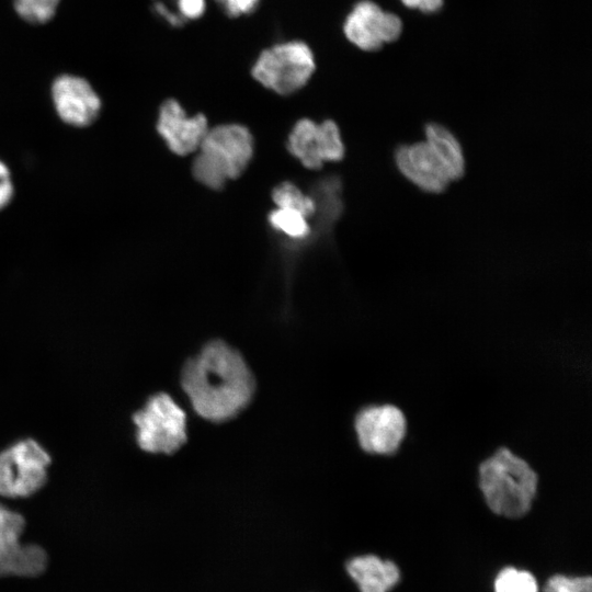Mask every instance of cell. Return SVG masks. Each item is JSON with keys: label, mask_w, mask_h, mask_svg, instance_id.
I'll return each mask as SVG.
<instances>
[{"label": "cell", "mask_w": 592, "mask_h": 592, "mask_svg": "<svg viewBox=\"0 0 592 592\" xmlns=\"http://www.w3.org/2000/svg\"><path fill=\"white\" fill-rule=\"evenodd\" d=\"M181 385L195 412L214 422L238 414L250 402L255 387L241 354L218 340L186 361Z\"/></svg>", "instance_id": "cell-1"}, {"label": "cell", "mask_w": 592, "mask_h": 592, "mask_svg": "<svg viewBox=\"0 0 592 592\" xmlns=\"http://www.w3.org/2000/svg\"><path fill=\"white\" fill-rule=\"evenodd\" d=\"M477 486L490 513L520 520L534 508L539 476L524 457L506 446H499L479 462Z\"/></svg>", "instance_id": "cell-2"}, {"label": "cell", "mask_w": 592, "mask_h": 592, "mask_svg": "<svg viewBox=\"0 0 592 592\" xmlns=\"http://www.w3.org/2000/svg\"><path fill=\"white\" fill-rule=\"evenodd\" d=\"M254 150L251 132L238 123L208 128L192 163V174L210 190H220L248 168Z\"/></svg>", "instance_id": "cell-3"}, {"label": "cell", "mask_w": 592, "mask_h": 592, "mask_svg": "<svg viewBox=\"0 0 592 592\" xmlns=\"http://www.w3.org/2000/svg\"><path fill=\"white\" fill-rule=\"evenodd\" d=\"M315 70L316 58L310 46L291 39L263 49L251 66V76L265 89L289 95L303 89Z\"/></svg>", "instance_id": "cell-4"}, {"label": "cell", "mask_w": 592, "mask_h": 592, "mask_svg": "<svg viewBox=\"0 0 592 592\" xmlns=\"http://www.w3.org/2000/svg\"><path fill=\"white\" fill-rule=\"evenodd\" d=\"M133 421L139 447L149 453L172 454L187 439L184 410L163 392L151 396Z\"/></svg>", "instance_id": "cell-5"}, {"label": "cell", "mask_w": 592, "mask_h": 592, "mask_svg": "<svg viewBox=\"0 0 592 592\" xmlns=\"http://www.w3.org/2000/svg\"><path fill=\"white\" fill-rule=\"evenodd\" d=\"M353 425L358 447L378 457L398 453L409 429L406 413L391 402L364 406L356 412Z\"/></svg>", "instance_id": "cell-6"}, {"label": "cell", "mask_w": 592, "mask_h": 592, "mask_svg": "<svg viewBox=\"0 0 592 592\" xmlns=\"http://www.w3.org/2000/svg\"><path fill=\"white\" fill-rule=\"evenodd\" d=\"M49 464V454L31 439L4 449L0 454V496H32L45 485Z\"/></svg>", "instance_id": "cell-7"}, {"label": "cell", "mask_w": 592, "mask_h": 592, "mask_svg": "<svg viewBox=\"0 0 592 592\" xmlns=\"http://www.w3.org/2000/svg\"><path fill=\"white\" fill-rule=\"evenodd\" d=\"M286 147L309 170H319L326 162H338L345 156L340 128L331 119L317 123L300 118L294 124Z\"/></svg>", "instance_id": "cell-8"}, {"label": "cell", "mask_w": 592, "mask_h": 592, "mask_svg": "<svg viewBox=\"0 0 592 592\" xmlns=\"http://www.w3.org/2000/svg\"><path fill=\"white\" fill-rule=\"evenodd\" d=\"M401 19L371 0L356 2L343 22L346 39L364 52H375L402 33Z\"/></svg>", "instance_id": "cell-9"}, {"label": "cell", "mask_w": 592, "mask_h": 592, "mask_svg": "<svg viewBox=\"0 0 592 592\" xmlns=\"http://www.w3.org/2000/svg\"><path fill=\"white\" fill-rule=\"evenodd\" d=\"M392 161L400 175L423 193L441 194L452 184L444 166L425 140L397 145Z\"/></svg>", "instance_id": "cell-10"}, {"label": "cell", "mask_w": 592, "mask_h": 592, "mask_svg": "<svg viewBox=\"0 0 592 592\" xmlns=\"http://www.w3.org/2000/svg\"><path fill=\"white\" fill-rule=\"evenodd\" d=\"M208 128L205 115H187L174 99H168L160 105L157 130L168 148L178 156L195 152Z\"/></svg>", "instance_id": "cell-11"}, {"label": "cell", "mask_w": 592, "mask_h": 592, "mask_svg": "<svg viewBox=\"0 0 592 592\" xmlns=\"http://www.w3.org/2000/svg\"><path fill=\"white\" fill-rule=\"evenodd\" d=\"M54 105L60 118L75 126L94 122L101 101L90 83L80 77L62 75L52 86Z\"/></svg>", "instance_id": "cell-12"}, {"label": "cell", "mask_w": 592, "mask_h": 592, "mask_svg": "<svg viewBox=\"0 0 592 592\" xmlns=\"http://www.w3.org/2000/svg\"><path fill=\"white\" fill-rule=\"evenodd\" d=\"M346 570L361 592H389L400 580L397 565L375 555L352 558Z\"/></svg>", "instance_id": "cell-13"}, {"label": "cell", "mask_w": 592, "mask_h": 592, "mask_svg": "<svg viewBox=\"0 0 592 592\" xmlns=\"http://www.w3.org/2000/svg\"><path fill=\"white\" fill-rule=\"evenodd\" d=\"M425 143L444 166L452 183L466 173V157L458 137L445 125L430 122L423 129Z\"/></svg>", "instance_id": "cell-14"}, {"label": "cell", "mask_w": 592, "mask_h": 592, "mask_svg": "<svg viewBox=\"0 0 592 592\" xmlns=\"http://www.w3.org/2000/svg\"><path fill=\"white\" fill-rule=\"evenodd\" d=\"M48 555L36 544L20 542L0 549V578L41 576L47 568Z\"/></svg>", "instance_id": "cell-15"}, {"label": "cell", "mask_w": 592, "mask_h": 592, "mask_svg": "<svg viewBox=\"0 0 592 592\" xmlns=\"http://www.w3.org/2000/svg\"><path fill=\"white\" fill-rule=\"evenodd\" d=\"M267 220L275 231L293 240L306 239L311 234L309 219L293 209L276 207L269 214Z\"/></svg>", "instance_id": "cell-16"}, {"label": "cell", "mask_w": 592, "mask_h": 592, "mask_svg": "<svg viewBox=\"0 0 592 592\" xmlns=\"http://www.w3.org/2000/svg\"><path fill=\"white\" fill-rule=\"evenodd\" d=\"M272 200L276 207L296 210L308 219L317 213L316 200L292 182L276 185L272 192Z\"/></svg>", "instance_id": "cell-17"}, {"label": "cell", "mask_w": 592, "mask_h": 592, "mask_svg": "<svg viewBox=\"0 0 592 592\" xmlns=\"http://www.w3.org/2000/svg\"><path fill=\"white\" fill-rule=\"evenodd\" d=\"M494 592H538V585L530 571L505 567L494 579Z\"/></svg>", "instance_id": "cell-18"}, {"label": "cell", "mask_w": 592, "mask_h": 592, "mask_svg": "<svg viewBox=\"0 0 592 592\" xmlns=\"http://www.w3.org/2000/svg\"><path fill=\"white\" fill-rule=\"evenodd\" d=\"M59 0H14L16 13L34 24L48 22L56 13Z\"/></svg>", "instance_id": "cell-19"}, {"label": "cell", "mask_w": 592, "mask_h": 592, "mask_svg": "<svg viewBox=\"0 0 592 592\" xmlns=\"http://www.w3.org/2000/svg\"><path fill=\"white\" fill-rule=\"evenodd\" d=\"M24 527V517L0 503V549L20 542Z\"/></svg>", "instance_id": "cell-20"}, {"label": "cell", "mask_w": 592, "mask_h": 592, "mask_svg": "<svg viewBox=\"0 0 592 592\" xmlns=\"http://www.w3.org/2000/svg\"><path fill=\"white\" fill-rule=\"evenodd\" d=\"M544 592H592V579L589 576H551L544 585Z\"/></svg>", "instance_id": "cell-21"}, {"label": "cell", "mask_w": 592, "mask_h": 592, "mask_svg": "<svg viewBox=\"0 0 592 592\" xmlns=\"http://www.w3.org/2000/svg\"><path fill=\"white\" fill-rule=\"evenodd\" d=\"M170 5L185 22L202 18L206 11V0H171Z\"/></svg>", "instance_id": "cell-22"}, {"label": "cell", "mask_w": 592, "mask_h": 592, "mask_svg": "<svg viewBox=\"0 0 592 592\" xmlns=\"http://www.w3.org/2000/svg\"><path fill=\"white\" fill-rule=\"evenodd\" d=\"M230 18L248 15L257 10L261 0H214Z\"/></svg>", "instance_id": "cell-23"}, {"label": "cell", "mask_w": 592, "mask_h": 592, "mask_svg": "<svg viewBox=\"0 0 592 592\" xmlns=\"http://www.w3.org/2000/svg\"><path fill=\"white\" fill-rule=\"evenodd\" d=\"M152 10L172 27H182L186 23L164 0H152Z\"/></svg>", "instance_id": "cell-24"}, {"label": "cell", "mask_w": 592, "mask_h": 592, "mask_svg": "<svg viewBox=\"0 0 592 592\" xmlns=\"http://www.w3.org/2000/svg\"><path fill=\"white\" fill-rule=\"evenodd\" d=\"M407 8L423 13H434L443 7L444 0H400Z\"/></svg>", "instance_id": "cell-25"}, {"label": "cell", "mask_w": 592, "mask_h": 592, "mask_svg": "<svg viewBox=\"0 0 592 592\" xmlns=\"http://www.w3.org/2000/svg\"><path fill=\"white\" fill-rule=\"evenodd\" d=\"M12 195L13 186L10 178L0 179V209L11 201Z\"/></svg>", "instance_id": "cell-26"}, {"label": "cell", "mask_w": 592, "mask_h": 592, "mask_svg": "<svg viewBox=\"0 0 592 592\" xmlns=\"http://www.w3.org/2000/svg\"><path fill=\"white\" fill-rule=\"evenodd\" d=\"M9 178V170L7 166L0 161V179Z\"/></svg>", "instance_id": "cell-27"}]
</instances>
